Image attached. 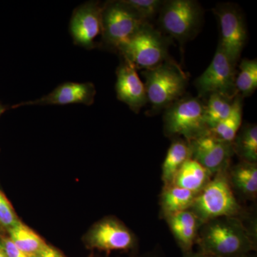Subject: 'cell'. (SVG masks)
<instances>
[{
    "label": "cell",
    "instance_id": "obj_30",
    "mask_svg": "<svg viewBox=\"0 0 257 257\" xmlns=\"http://www.w3.org/2000/svg\"><path fill=\"white\" fill-rule=\"evenodd\" d=\"M143 257H162L157 252H155V251H152V252L145 253V255Z\"/></svg>",
    "mask_w": 257,
    "mask_h": 257
},
{
    "label": "cell",
    "instance_id": "obj_22",
    "mask_svg": "<svg viewBox=\"0 0 257 257\" xmlns=\"http://www.w3.org/2000/svg\"><path fill=\"white\" fill-rule=\"evenodd\" d=\"M242 97L237 94L229 116L209 130L210 133L223 141L232 143L242 123Z\"/></svg>",
    "mask_w": 257,
    "mask_h": 257
},
{
    "label": "cell",
    "instance_id": "obj_13",
    "mask_svg": "<svg viewBox=\"0 0 257 257\" xmlns=\"http://www.w3.org/2000/svg\"><path fill=\"white\" fill-rule=\"evenodd\" d=\"M96 89L91 82H65L60 84L47 95L35 100L18 104L15 107L25 106L67 105L82 104L92 105Z\"/></svg>",
    "mask_w": 257,
    "mask_h": 257
},
{
    "label": "cell",
    "instance_id": "obj_29",
    "mask_svg": "<svg viewBox=\"0 0 257 257\" xmlns=\"http://www.w3.org/2000/svg\"><path fill=\"white\" fill-rule=\"evenodd\" d=\"M182 257H216L214 255H211L210 253L204 252V251L198 250L197 251H187V252L183 253V256Z\"/></svg>",
    "mask_w": 257,
    "mask_h": 257
},
{
    "label": "cell",
    "instance_id": "obj_3",
    "mask_svg": "<svg viewBox=\"0 0 257 257\" xmlns=\"http://www.w3.org/2000/svg\"><path fill=\"white\" fill-rule=\"evenodd\" d=\"M189 209L203 224L218 218L239 216L242 209L230 184L228 170L213 176Z\"/></svg>",
    "mask_w": 257,
    "mask_h": 257
},
{
    "label": "cell",
    "instance_id": "obj_7",
    "mask_svg": "<svg viewBox=\"0 0 257 257\" xmlns=\"http://www.w3.org/2000/svg\"><path fill=\"white\" fill-rule=\"evenodd\" d=\"M102 23V43L119 51L147 22L121 0L104 5Z\"/></svg>",
    "mask_w": 257,
    "mask_h": 257
},
{
    "label": "cell",
    "instance_id": "obj_4",
    "mask_svg": "<svg viewBox=\"0 0 257 257\" xmlns=\"http://www.w3.org/2000/svg\"><path fill=\"white\" fill-rule=\"evenodd\" d=\"M169 45V38L147 23L118 52L137 69L147 70L170 60Z\"/></svg>",
    "mask_w": 257,
    "mask_h": 257
},
{
    "label": "cell",
    "instance_id": "obj_15",
    "mask_svg": "<svg viewBox=\"0 0 257 257\" xmlns=\"http://www.w3.org/2000/svg\"><path fill=\"white\" fill-rule=\"evenodd\" d=\"M182 252L192 251L203 224L190 209L180 211L165 219Z\"/></svg>",
    "mask_w": 257,
    "mask_h": 257
},
{
    "label": "cell",
    "instance_id": "obj_19",
    "mask_svg": "<svg viewBox=\"0 0 257 257\" xmlns=\"http://www.w3.org/2000/svg\"><path fill=\"white\" fill-rule=\"evenodd\" d=\"M197 194L174 184L164 187L160 196L161 214L167 219L180 211L190 209Z\"/></svg>",
    "mask_w": 257,
    "mask_h": 257
},
{
    "label": "cell",
    "instance_id": "obj_16",
    "mask_svg": "<svg viewBox=\"0 0 257 257\" xmlns=\"http://www.w3.org/2000/svg\"><path fill=\"white\" fill-rule=\"evenodd\" d=\"M228 177L233 190L247 199L257 195V163L243 162L228 169Z\"/></svg>",
    "mask_w": 257,
    "mask_h": 257
},
{
    "label": "cell",
    "instance_id": "obj_8",
    "mask_svg": "<svg viewBox=\"0 0 257 257\" xmlns=\"http://www.w3.org/2000/svg\"><path fill=\"white\" fill-rule=\"evenodd\" d=\"M236 65L218 45L209 67L194 82L199 95L216 93L234 99L238 94L235 84Z\"/></svg>",
    "mask_w": 257,
    "mask_h": 257
},
{
    "label": "cell",
    "instance_id": "obj_32",
    "mask_svg": "<svg viewBox=\"0 0 257 257\" xmlns=\"http://www.w3.org/2000/svg\"><path fill=\"white\" fill-rule=\"evenodd\" d=\"M5 109H5V106L0 104V116L3 114V113L4 112Z\"/></svg>",
    "mask_w": 257,
    "mask_h": 257
},
{
    "label": "cell",
    "instance_id": "obj_26",
    "mask_svg": "<svg viewBox=\"0 0 257 257\" xmlns=\"http://www.w3.org/2000/svg\"><path fill=\"white\" fill-rule=\"evenodd\" d=\"M18 221L10 202L3 193L0 192V225L8 230L15 226Z\"/></svg>",
    "mask_w": 257,
    "mask_h": 257
},
{
    "label": "cell",
    "instance_id": "obj_27",
    "mask_svg": "<svg viewBox=\"0 0 257 257\" xmlns=\"http://www.w3.org/2000/svg\"><path fill=\"white\" fill-rule=\"evenodd\" d=\"M1 242L8 257H32L19 248L9 237L2 239Z\"/></svg>",
    "mask_w": 257,
    "mask_h": 257
},
{
    "label": "cell",
    "instance_id": "obj_6",
    "mask_svg": "<svg viewBox=\"0 0 257 257\" xmlns=\"http://www.w3.org/2000/svg\"><path fill=\"white\" fill-rule=\"evenodd\" d=\"M202 20V8L194 0L164 1L159 13L161 29L180 43L197 35Z\"/></svg>",
    "mask_w": 257,
    "mask_h": 257
},
{
    "label": "cell",
    "instance_id": "obj_11",
    "mask_svg": "<svg viewBox=\"0 0 257 257\" xmlns=\"http://www.w3.org/2000/svg\"><path fill=\"white\" fill-rule=\"evenodd\" d=\"M189 144L191 158L213 176L229 169L230 160L234 154L232 143L223 141L209 131Z\"/></svg>",
    "mask_w": 257,
    "mask_h": 257
},
{
    "label": "cell",
    "instance_id": "obj_12",
    "mask_svg": "<svg viewBox=\"0 0 257 257\" xmlns=\"http://www.w3.org/2000/svg\"><path fill=\"white\" fill-rule=\"evenodd\" d=\"M87 241L89 247L102 251L128 250L136 243L132 231L111 218L97 223L88 234Z\"/></svg>",
    "mask_w": 257,
    "mask_h": 257
},
{
    "label": "cell",
    "instance_id": "obj_23",
    "mask_svg": "<svg viewBox=\"0 0 257 257\" xmlns=\"http://www.w3.org/2000/svg\"><path fill=\"white\" fill-rule=\"evenodd\" d=\"M209 96L207 104H205V121L210 130L229 116L235 97L230 99L216 93Z\"/></svg>",
    "mask_w": 257,
    "mask_h": 257
},
{
    "label": "cell",
    "instance_id": "obj_14",
    "mask_svg": "<svg viewBox=\"0 0 257 257\" xmlns=\"http://www.w3.org/2000/svg\"><path fill=\"white\" fill-rule=\"evenodd\" d=\"M116 97L138 113L147 103L145 84L139 77L137 69L126 60L116 70Z\"/></svg>",
    "mask_w": 257,
    "mask_h": 257
},
{
    "label": "cell",
    "instance_id": "obj_17",
    "mask_svg": "<svg viewBox=\"0 0 257 257\" xmlns=\"http://www.w3.org/2000/svg\"><path fill=\"white\" fill-rule=\"evenodd\" d=\"M212 177L209 171L190 158L178 171L172 184L198 194L210 182Z\"/></svg>",
    "mask_w": 257,
    "mask_h": 257
},
{
    "label": "cell",
    "instance_id": "obj_1",
    "mask_svg": "<svg viewBox=\"0 0 257 257\" xmlns=\"http://www.w3.org/2000/svg\"><path fill=\"white\" fill-rule=\"evenodd\" d=\"M196 244L216 257H240L256 249V234L239 216L221 217L202 225Z\"/></svg>",
    "mask_w": 257,
    "mask_h": 257
},
{
    "label": "cell",
    "instance_id": "obj_5",
    "mask_svg": "<svg viewBox=\"0 0 257 257\" xmlns=\"http://www.w3.org/2000/svg\"><path fill=\"white\" fill-rule=\"evenodd\" d=\"M164 130L167 136L182 137L190 142L209 132L205 121V104L199 97L181 98L165 109Z\"/></svg>",
    "mask_w": 257,
    "mask_h": 257
},
{
    "label": "cell",
    "instance_id": "obj_28",
    "mask_svg": "<svg viewBox=\"0 0 257 257\" xmlns=\"http://www.w3.org/2000/svg\"><path fill=\"white\" fill-rule=\"evenodd\" d=\"M33 257H66L60 251L47 244L45 247L42 248L40 252L37 253Z\"/></svg>",
    "mask_w": 257,
    "mask_h": 257
},
{
    "label": "cell",
    "instance_id": "obj_33",
    "mask_svg": "<svg viewBox=\"0 0 257 257\" xmlns=\"http://www.w3.org/2000/svg\"><path fill=\"white\" fill-rule=\"evenodd\" d=\"M240 257H254V256H251V255H250V254H247V255H245V256H240Z\"/></svg>",
    "mask_w": 257,
    "mask_h": 257
},
{
    "label": "cell",
    "instance_id": "obj_24",
    "mask_svg": "<svg viewBox=\"0 0 257 257\" xmlns=\"http://www.w3.org/2000/svg\"><path fill=\"white\" fill-rule=\"evenodd\" d=\"M236 91L241 97L251 95L257 88V61L243 59L236 77Z\"/></svg>",
    "mask_w": 257,
    "mask_h": 257
},
{
    "label": "cell",
    "instance_id": "obj_10",
    "mask_svg": "<svg viewBox=\"0 0 257 257\" xmlns=\"http://www.w3.org/2000/svg\"><path fill=\"white\" fill-rule=\"evenodd\" d=\"M104 5L99 2H89L74 10L69 30L76 45L87 50L99 46L102 43V13Z\"/></svg>",
    "mask_w": 257,
    "mask_h": 257
},
{
    "label": "cell",
    "instance_id": "obj_9",
    "mask_svg": "<svg viewBox=\"0 0 257 257\" xmlns=\"http://www.w3.org/2000/svg\"><path fill=\"white\" fill-rule=\"evenodd\" d=\"M213 10L220 26L219 45L230 60L236 64L247 39L243 15L237 6L230 3L217 5Z\"/></svg>",
    "mask_w": 257,
    "mask_h": 257
},
{
    "label": "cell",
    "instance_id": "obj_2",
    "mask_svg": "<svg viewBox=\"0 0 257 257\" xmlns=\"http://www.w3.org/2000/svg\"><path fill=\"white\" fill-rule=\"evenodd\" d=\"M146 79L147 102L151 105V114L158 113L182 97L187 86V77L175 61L165 63L143 72Z\"/></svg>",
    "mask_w": 257,
    "mask_h": 257
},
{
    "label": "cell",
    "instance_id": "obj_25",
    "mask_svg": "<svg viewBox=\"0 0 257 257\" xmlns=\"http://www.w3.org/2000/svg\"><path fill=\"white\" fill-rule=\"evenodd\" d=\"M144 20L149 23L160 13L164 1L162 0H122Z\"/></svg>",
    "mask_w": 257,
    "mask_h": 257
},
{
    "label": "cell",
    "instance_id": "obj_18",
    "mask_svg": "<svg viewBox=\"0 0 257 257\" xmlns=\"http://www.w3.org/2000/svg\"><path fill=\"white\" fill-rule=\"evenodd\" d=\"M191 158L189 142L175 138L171 144L162 164V180L164 187L173 183L174 179L184 162Z\"/></svg>",
    "mask_w": 257,
    "mask_h": 257
},
{
    "label": "cell",
    "instance_id": "obj_31",
    "mask_svg": "<svg viewBox=\"0 0 257 257\" xmlns=\"http://www.w3.org/2000/svg\"><path fill=\"white\" fill-rule=\"evenodd\" d=\"M0 257H8L6 253H5L4 247H3V244H2L1 241H0Z\"/></svg>",
    "mask_w": 257,
    "mask_h": 257
},
{
    "label": "cell",
    "instance_id": "obj_21",
    "mask_svg": "<svg viewBox=\"0 0 257 257\" xmlns=\"http://www.w3.org/2000/svg\"><path fill=\"white\" fill-rule=\"evenodd\" d=\"M9 238L19 248L33 257L47 244L43 239L28 226L19 221L8 229Z\"/></svg>",
    "mask_w": 257,
    "mask_h": 257
},
{
    "label": "cell",
    "instance_id": "obj_20",
    "mask_svg": "<svg viewBox=\"0 0 257 257\" xmlns=\"http://www.w3.org/2000/svg\"><path fill=\"white\" fill-rule=\"evenodd\" d=\"M234 154L243 162L257 163L256 124H245L239 128L232 142Z\"/></svg>",
    "mask_w": 257,
    "mask_h": 257
}]
</instances>
